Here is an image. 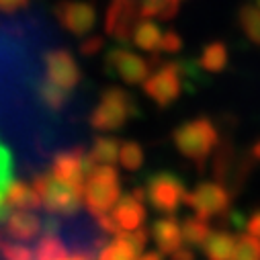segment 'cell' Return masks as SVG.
Returning a JSON list of instances; mask_svg holds the SVG:
<instances>
[{
    "mask_svg": "<svg viewBox=\"0 0 260 260\" xmlns=\"http://www.w3.org/2000/svg\"><path fill=\"white\" fill-rule=\"evenodd\" d=\"M43 219V234L55 236L66 252L74 260H99L101 252L105 250L107 242V232L99 225L94 215H80L70 213V215H51L45 213L41 215Z\"/></svg>",
    "mask_w": 260,
    "mask_h": 260,
    "instance_id": "cell-1",
    "label": "cell"
},
{
    "mask_svg": "<svg viewBox=\"0 0 260 260\" xmlns=\"http://www.w3.org/2000/svg\"><path fill=\"white\" fill-rule=\"evenodd\" d=\"M182 0H113L105 27L117 39H132V31L140 21L172 19Z\"/></svg>",
    "mask_w": 260,
    "mask_h": 260,
    "instance_id": "cell-2",
    "label": "cell"
},
{
    "mask_svg": "<svg viewBox=\"0 0 260 260\" xmlns=\"http://www.w3.org/2000/svg\"><path fill=\"white\" fill-rule=\"evenodd\" d=\"M172 142L184 158L192 160L197 166H203V162L219 146V132L211 119L197 117L178 125L172 134Z\"/></svg>",
    "mask_w": 260,
    "mask_h": 260,
    "instance_id": "cell-3",
    "label": "cell"
},
{
    "mask_svg": "<svg viewBox=\"0 0 260 260\" xmlns=\"http://www.w3.org/2000/svg\"><path fill=\"white\" fill-rule=\"evenodd\" d=\"M121 197L119 174L113 166L99 164L86 174L82 184V201L86 203L90 215H103L111 211V207Z\"/></svg>",
    "mask_w": 260,
    "mask_h": 260,
    "instance_id": "cell-4",
    "label": "cell"
},
{
    "mask_svg": "<svg viewBox=\"0 0 260 260\" xmlns=\"http://www.w3.org/2000/svg\"><path fill=\"white\" fill-rule=\"evenodd\" d=\"M33 188L39 194L41 207L51 215H70V213L80 211L82 190L55 178L51 172L39 174L33 180Z\"/></svg>",
    "mask_w": 260,
    "mask_h": 260,
    "instance_id": "cell-5",
    "label": "cell"
},
{
    "mask_svg": "<svg viewBox=\"0 0 260 260\" xmlns=\"http://www.w3.org/2000/svg\"><path fill=\"white\" fill-rule=\"evenodd\" d=\"M138 115V107L125 90L113 86L103 92L99 105L94 107L90 115V125L99 132H115V129L123 127L132 117Z\"/></svg>",
    "mask_w": 260,
    "mask_h": 260,
    "instance_id": "cell-6",
    "label": "cell"
},
{
    "mask_svg": "<svg viewBox=\"0 0 260 260\" xmlns=\"http://www.w3.org/2000/svg\"><path fill=\"white\" fill-rule=\"evenodd\" d=\"M144 190H134L132 194H121L117 203L111 207V211L96 215L99 225L107 232L117 236L119 232H134L142 228L146 219V209H144Z\"/></svg>",
    "mask_w": 260,
    "mask_h": 260,
    "instance_id": "cell-7",
    "label": "cell"
},
{
    "mask_svg": "<svg viewBox=\"0 0 260 260\" xmlns=\"http://www.w3.org/2000/svg\"><path fill=\"white\" fill-rule=\"evenodd\" d=\"M148 201L162 213H174L186 199L184 182L172 172H158L150 176L148 186Z\"/></svg>",
    "mask_w": 260,
    "mask_h": 260,
    "instance_id": "cell-8",
    "label": "cell"
},
{
    "mask_svg": "<svg viewBox=\"0 0 260 260\" xmlns=\"http://www.w3.org/2000/svg\"><path fill=\"white\" fill-rule=\"evenodd\" d=\"M182 74L178 63H164L144 80L146 94L160 107H170L182 94Z\"/></svg>",
    "mask_w": 260,
    "mask_h": 260,
    "instance_id": "cell-9",
    "label": "cell"
},
{
    "mask_svg": "<svg viewBox=\"0 0 260 260\" xmlns=\"http://www.w3.org/2000/svg\"><path fill=\"white\" fill-rule=\"evenodd\" d=\"M184 203L190 205V209L194 211L197 217L209 219L213 215H219V213L228 211L230 192L225 190V186H221L217 182H201L197 188L186 192Z\"/></svg>",
    "mask_w": 260,
    "mask_h": 260,
    "instance_id": "cell-10",
    "label": "cell"
},
{
    "mask_svg": "<svg viewBox=\"0 0 260 260\" xmlns=\"http://www.w3.org/2000/svg\"><path fill=\"white\" fill-rule=\"evenodd\" d=\"M43 78L61 90L72 92L80 84L82 74H80V68L70 51L51 49L45 53V76Z\"/></svg>",
    "mask_w": 260,
    "mask_h": 260,
    "instance_id": "cell-11",
    "label": "cell"
},
{
    "mask_svg": "<svg viewBox=\"0 0 260 260\" xmlns=\"http://www.w3.org/2000/svg\"><path fill=\"white\" fill-rule=\"evenodd\" d=\"M92 162L88 158V154H84V150L80 148H72V150H66V152H59L55 158H53V164H51V174L63 182H68L76 188L82 190V184H84V178L86 174L92 170Z\"/></svg>",
    "mask_w": 260,
    "mask_h": 260,
    "instance_id": "cell-12",
    "label": "cell"
},
{
    "mask_svg": "<svg viewBox=\"0 0 260 260\" xmlns=\"http://www.w3.org/2000/svg\"><path fill=\"white\" fill-rule=\"evenodd\" d=\"M107 66L127 84H142L150 76V63L127 47H113L107 51Z\"/></svg>",
    "mask_w": 260,
    "mask_h": 260,
    "instance_id": "cell-13",
    "label": "cell"
},
{
    "mask_svg": "<svg viewBox=\"0 0 260 260\" xmlns=\"http://www.w3.org/2000/svg\"><path fill=\"white\" fill-rule=\"evenodd\" d=\"M3 225V238L17 244H29L43 236V219L35 211H11Z\"/></svg>",
    "mask_w": 260,
    "mask_h": 260,
    "instance_id": "cell-14",
    "label": "cell"
},
{
    "mask_svg": "<svg viewBox=\"0 0 260 260\" xmlns=\"http://www.w3.org/2000/svg\"><path fill=\"white\" fill-rule=\"evenodd\" d=\"M55 17L63 29L74 35H86L96 21L94 9L82 0H63L55 9Z\"/></svg>",
    "mask_w": 260,
    "mask_h": 260,
    "instance_id": "cell-15",
    "label": "cell"
},
{
    "mask_svg": "<svg viewBox=\"0 0 260 260\" xmlns=\"http://www.w3.org/2000/svg\"><path fill=\"white\" fill-rule=\"evenodd\" d=\"M5 205L11 211H35L41 209V201L39 194L33 188V184L21 182V180H13L7 194H5Z\"/></svg>",
    "mask_w": 260,
    "mask_h": 260,
    "instance_id": "cell-16",
    "label": "cell"
},
{
    "mask_svg": "<svg viewBox=\"0 0 260 260\" xmlns=\"http://www.w3.org/2000/svg\"><path fill=\"white\" fill-rule=\"evenodd\" d=\"M152 236L158 244V248L164 254H174L178 248H182V232L180 223L174 217H162L152 225Z\"/></svg>",
    "mask_w": 260,
    "mask_h": 260,
    "instance_id": "cell-17",
    "label": "cell"
},
{
    "mask_svg": "<svg viewBox=\"0 0 260 260\" xmlns=\"http://www.w3.org/2000/svg\"><path fill=\"white\" fill-rule=\"evenodd\" d=\"M236 246V236L230 232H211L203 244V250L209 260H232Z\"/></svg>",
    "mask_w": 260,
    "mask_h": 260,
    "instance_id": "cell-18",
    "label": "cell"
},
{
    "mask_svg": "<svg viewBox=\"0 0 260 260\" xmlns=\"http://www.w3.org/2000/svg\"><path fill=\"white\" fill-rule=\"evenodd\" d=\"M228 61H230V53H228V47L225 43L221 41H213V43H207L201 51V57H199V66L207 72H223L228 68Z\"/></svg>",
    "mask_w": 260,
    "mask_h": 260,
    "instance_id": "cell-19",
    "label": "cell"
},
{
    "mask_svg": "<svg viewBox=\"0 0 260 260\" xmlns=\"http://www.w3.org/2000/svg\"><path fill=\"white\" fill-rule=\"evenodd\" d=\"M160 39H162V31L156 25V21H148V19L140 21L132 31V41L144 51H158Z\"/></svg>",
    "mask_w": 260,
    "mask_h": 260,
    "instance_id": "cell-20",
    "label": "cell"
},
{
    "mask_svg": "<svg viewBox=\"0 0 260 260\" xmlns=\"http://www.w3.org/2000/svg\"><path fill=\"white\" fill-rule=\"evenodd\" d=\"M11 182H13V158H11L9 148L0 142V223L11 213V209L5 205V194L11 186Z\"/></svg>",
    "mask_w": 260,
    "mask_h": 260,
    "instance_id": "cell-21",
    "label": "cell"
},
{
    "mask_svg": "<svg viewBox=\"0 0 260 260\" xmlns=\"http://www.w3.org/2000/svg\"><path fill=\"white\" fill-rule=\"evenodd\" d=\"M119 146L121 142H117L115 138H96L92 144V150L88 152V158L94 166L99 164L113 166V162H117L119 158Z\"/></svg>",
    "mask_w": 260,
    "mask_h": 260,
    "instance_id": "cell-22",
    "label": "cell"
},
{
    "mask_svg": "<svg viewBox=\"0 0 260 260\" xmlns=\"http://www.w3.org/2000/svg\"><path fill=\"white\" fill-rule=\"evenodd\" d=\"M238 23L244 35L254 45H260V9L256 5H244L238 11Z\"/></svg>",
    "mask_w": 260,
    "mask_h": 260,
    "instance_id": "cell-23",
    "label": "cell"
},
{
    "mask_svg": "<svg viewBox=\"0 0 260 260\" xmlns=\"http://www.w3.org/2000/svg\"><path fill=\"white\" fill-rule=\"evenodd\" d=\"M180 232H182V242L190 244V246H203L207 236L211 234V228L207 223V219L201 217H190L184 223H180Z\"/></svg>",
    "mask_w": 260,
    "mask_h": 260,
    "instance_id": "cell-24",
    "label": "cell"
},
{
    "mask_svg": "<svg viewBox=\"0 0 260 260\" xmlns=\"http://www.w3.org/2000/svg\"><path fill=\"white\" fill-rule=\"evenodd\" d=\"M39 94H41L43 105H45L47 109H51V111H61L63 107H66V103L70 101V92L57 88L55 84L47 82L45 78H43L41 84H39Z\"/></svg>",
    "mask_w": 260,
    "mask_h": 260,
    "instance_id": "cell-25",
    "label": "cell"
},
{
    "mask_svg": "<svg viewBox=\"0 0 260 260\" xmlns=\"http://www.w3.org/2000/svg\"><path fill=\"white\" fill-rule=\"evenodd\" d=\"M232 260H260V240H256L250 234L238 236Z\"/></svg>",
    "mask_w": 260,
    "mask_h": 260,
    "instance_id": "cell-26",
    "label": "cell"
},
{
    "mask_svg": "<svg viewBox=\"0 0 260 260\" xmlns=\"http://www.w3.org/2000/svg\"><path fill=\"white\" fill-rule=\"evenodd\" d=\"M136 258H138L136 250L119 236L111 244H107L99 256V260H136Z\"/></svg>",
    "mask_w": 260,
    "mask_h": 260,
    "instance_id": "cell-27",
    "label": "cell"
},
{
    "mask_svg": "<svg viewBox=\"0 0 260 260\" xmlns=\"http://www.w3.org/2000/svg\"><path fill=\"white\" fill-rule=\"evenodd\" d=\"M119 164L127 170H138L144 164V152L140 148V144L136 142H125L119 146Z\"/></svg>",
    "mask_w": 260,
    "mask_h": 260,
    "instance_id": "cell-28",
    "label": "cell"
},
{
    "mask_svg": "<svg viewBox=\"0 0 260 260\" xmlns=\"http://www.w3.org/2000/svg\"><path fill=\"white\" fill-rule=\"evenodd\" d=\"M182 47V39L176 31H166L162 33V39H160V49L158 51H166V53H176L180 51Z\"/></svg>",
    "mask_w": 260,
    "mask_h": 260,
    "instance_id": "cell-29",
    "label": "cell"
},
{
    "mask_svg": "<svg viewBox=\"0 0 260 260\" xmlns=\"http://www.w3.org/2000/svg\"><path fill=\"white\" fill-rule=\"evenodd\" d=\"M246 232H248L250 236H254L256 240H260V211H254V213L248 217V221H246Z\"/></svg>",
    "mask_w": 260,
    "mask_h": 260,
    "instance_id": "cell-30",
    "label": "cell"
},
{
    "mask_svg": "<svg viewBox=\"0 0 260 260\" xmlns=\"http://www.w3.org/2000/svg\"><path fill=\"white\" fill-rule=\"evenodd\" d=\"M29 0H0V11L5 13H15L19 9H23Z\"/></svg>",
    "mask_w": 260,
    "mask_h": 260,
    "instance_id": "cell-31",
    "label": "cell"
},
{
    "mask_svg": "<svg viewBox=\"0 0 260 260\" xmlns=\"http://www.w3.org/2000/svg\"><path fill=\"white\" fill-rule=\"evenodd\" d=\"M101 47H103V39L101 37H92V39L82 43V53H86V55L88 53H96Z\"/></svg>",
    "mask_w": 260,
    "mask_h": 260,
    "instance_id": "cell-32",
    "label": "cell"
},
{
    "mask_svg": "<svg viewBox=\"0 0 260 260\" xmlns=\"http://www.w3.org/2000/svg\"><path fill=\"white\" fill-rule=\"evenodd\" d=\"M172 256V260H194V256H192V252L188 250V246H182V248H178L174 254H170Z\"/></svg>",
    "mask_w": 260,
    "mask_h": 260,
    "instance_id": "cell-33",
    "label": "cell"
},
{
    "mask_svg": "<svg viewBox=\"0 0 260 260\" xmlns=\"http://www.w3.org/2000/svg\"><path fill=\"white\" fill-rule=\"evenodd\" d=\"M250 156H252L254 160H258V162H260V140H258V142L252 146V150H250Z\"/></svg>",
    "mask_w": 260,
    "mask_h": 260,
    "instance_id": "cell-34",
    "label": "cell"
},
{
    "mask_svg": "<svg viewBox=\"0 0 260 260\" xmlns=\"http://www.w3.org/2000/svg\"><path fill=\"white\" fill-rule=\"evenodd\" d=\"M138 260H162V256H160V254H144V256H140Z\"/></svg>",
    "mask_w": 260,
    "mask_h": 260,
    "instance_id": "cell-35",
    "label": "cell"
},
{
    "mask_svg": "<svg viewBox=\"0 0 260 260\" xmlns=\"http://www.w3.org/2000/svg\"><path fill=\"white\" fill-rule=\"evenodd\" d=\"M3 242H5V238H3V234H0V246H3Z\"/></svg>",
    "mask_w": 260,
    "mask_h": 260,
    "instance_id": "cell-36",
    "label": "cell"
}]
</instances>
